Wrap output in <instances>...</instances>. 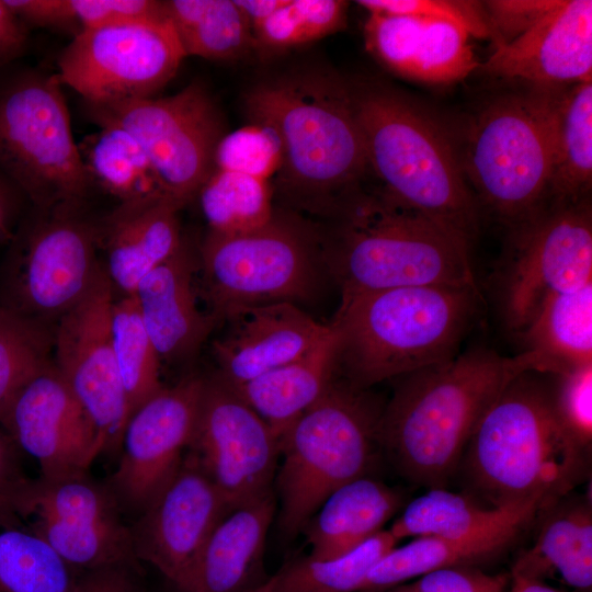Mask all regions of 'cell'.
I'll list each match as a JSON object with an SVG mask.
<instances>
[{
    "label": "cell",
    "mask_w": 592,
    "mask_h": 592,
    "mask_svg": "<svg viewBox=\"0 0 592 592\" xmlns=\"http://www.w3.org/2000/svg\"><path fill=\"white\" fill-rule=\"evenodd\" d=\"M338 343L330 322L325 337L304 355L242 385L230 386L280 440L334 379Z\"/></svg>",
    "instance_id": "f546056e"
},
{
    "label": "cell",
    "mask_w": 592,
    "mask_h": 592,
    "mask_svg": "<svg viewBox=\"0 0 592 592\" xmlns=\"http://www.w3.org/2000/svg\"><path fill=\"white\" fill-rule=\"evenodd\" d=\"M383 409L368 389L334 377L284 432L275 476L284 534L303 531L333 491L367 476L379 446Z\"/></svg>",
    "instance_id": "ba28073f"
},
{
    "label": "cell",
    "mask_w": 592,
    "mask_h": 592,
    "mask_svg": "<svg viewBox=\"0 0 592 592\" xmlns=\"http://www.w3.org/2000/svg\"><path fill=\"white\" fill-rule=\"evenodd\" d=\"M70 592H78L77 589H76V583H75V585H73V588H72V590Z\"/></svg>",
    "instance_id": "6f0895ef"
},
{
    "label": "cell",
    "mask_w": 592,
    "mask_h": 592,
    "mask_svg": "<svg viewBox=\"0 0 592 592\" xmlns=\"http://www.w3.org/2000/svg\"><path fill=\"white\" fill-rule=\"evenodd\" d=\"M282 164L283 146L276 132L264 124L250 123L224 134L214 153L213 169L271 181Z\"/></svg>",
    "instance_id": "7bdbcfd3"
},
{
    "label": "cell",
    "mask_w": 592,
    "mask_h": 592,
    "mask_svg": "<svg viewBox=\"0 0 592 592\" xmlns=\"http://www.w3.org/2000/svg\"><path fill=\"white\" fill-rule=\"evenodd\" d=\"M402 504L394 488L368 476L333 491L308 521L309 557L330 559L357 548L383 531Z\"/></svg>",
    "instance_id": "f1b7e54d"
},
{
    "label": "cell",
    "mask_w": 592,
    "mask_h": 592,
    "mask_svg": "<svg viewBox=\"0 0 592 592\" xmlns=\"http://www.w3.org/2000/svg\"><path fill=\"white\" fill-rule=\"evenodd\" d=\"M511 229L499 285L504 321L519 333L546 297L592 284L590 198L546 203Z\"/></svg>",
    "instance_id": "7c38bea8"
},
{
    "label": "cell",
    "mask_w": 592,
    "mask_h": 592,
    "mask_svg": "<svg viewBox=\"0 0 592 592\" xmlns=\"http://www.w3.org/2000/svg\"><path fill=\"white\" fill-rule=\"evenodd\" d=\"M30 29L0 0V71L9 68L27 49Z\"/></svg>",
    "instance_id": "c3c4849f"
},
{
    "label": "cell",
    "mask_w": 592,
    "mask_h": 592,
    "mask_svg": "<svg viewBox=\"0 0 592 592\" xmlns=\"http://www.w3.org/2000/svg\"><path fill=\"white\" fill-rule=\"evenodd\" d=\"M275 510L272 491L227 512L209 534L180 590L249 592L261 584L255 578Z\"/></svg>",
    "instance_id": "484cf974"
},
{
    "label": "cell",
    "mask_w": 592,
    "mask_h": 592,
    "mask_svg": "<svg viewBox=\"0 0 592 592\" xmlns=\"http://www.w3.org/2000/svg\"><path fill=\"white\" fill-rule=\"evenodd\" d=\"M111 331L115 363L130 417L163 387L160 382L161 360L132 296L114 300Z\"/></svg>",
    "instance_id": "f35d334b"
},
{
    "label": "cell",
    "mask_w": 592,
    "mask_h": 592,
    "mask_svg": "<svg viewBox=\"0 0 592 592\" xmlns=\"http://www.w3.org/2000/svg\"><path fill=\"white\" fill-rule=\"evenodd\" d=\"M534 544L514 561L510 574L545 581L558 576L578 592L592 588L591 499L571 492L543 512Z\"/></svg>",
    "instance_id": "83f0119b"
},
{
    "label": "cell",
    "mask_w": 592,
    "mask_h": 592,
    "mask_svg": "<svg viewBox=\"0 0 592 592\" xmlns=\"http://www.w3.org/2000/svg\"><path fill=\"white\" fill-rule=\"evenodd\" d=\"M43 323L0 306V420L16 395L52 362Z\"/></svg>",
    "instance_id": "ab89813d"
},
{
    "label": "cell",
    "mask_w": 592,
    "mask_h": 592,
    "mask_svg": "<svg viewBox=\"0 0 592 592\" xmlns=\"http://www.w3.org/2000/svg\"><path fill=\"white\" fill-rule=\"evenodd\" d=\"M10 506L77 570L138 566L115 496L88 473L30 479Z\"/></svg>",
    "instance_id": "4fadbf2b"
},
{
    "label": "cell",
    "mask_w": 592,
    "mask_h": 592,
    "mask_svg": "<svg viewBox=\"0 0 592 592\" xmlns=\"http://www.w3.org/2000/svg\"><path fill=\"white\" fill-rule=\"evenodd\" d=\"M348 8L342 0H287L252 29L254 48L278 53L321 39L344 27Z\"/></svg>",
    "instance_id": "60d3db41"
},
{
    "label": "cell",
    "mask_w": 592,
    "mask_h": 592,
    "mask_svg": "<svg viewBox=\"0 0 592 592\" xmlns=\"http://www.w3.org/2000/svg\"><path fill=\"white\" fill-rule=\"evenodd\" d=\"M250 123L273 128L283 146L277 185L288 201L329 217L368 174L349 82L326 71H294L243 95Z\"/></svg>",
    "instance_id": "6da1fadb"
},
{
    "label": "cell",
    "mask_w": 592,
    "mask_h": 592,
    "mask_svg": "<svg viewBox=\"0 0 592 592\" xmlns=\"http://www.w3.org/2000/svg\"><path fill=\"white\" fill-rule=\"evenodd\" d=\"M201 263L216 320L252 306L296 304L308 298L325 264L316 234L300 220L277 212L253 230L208 231Z\"/></svg>",
    "instance_id": "30bf717a"
},
{
    "label": "cell",
    "mask_w": 592,
    "mask_h": 592,
    "mask_svg": "<svg viewBox=\"0 0 592 592\" xmlns=\"http://www.w3.org/2000/svg\"><path fill=\"white\" fill-rule=\"evenodd\" d=\"M0 424L43 478L88 473L99 456L95 429L53 363L16 395Z\"/></svg>",
    "instance_id": "ffe728a7"
},
{
    "label": "cell",
    "mask_w": 592,
    "mask_h": 592,
    "mask_svg": "<svg viewBox=\"0 0 592 592\" xmlns=\"http://www.w3.org/2000/svg\"><path fill=\"white\" fill-rule=\"evenodd\" d=\"M128 567H104L83 570L79 573L76 588L78 592H135Z\"/></svg>",
    "instance_id": "f907efd6"
},
{
    "label": "cell",
    "mask_w": 592,
    "mask_h": 592,
    "mask_svg": "<svg viewBox=\"0 0 592 592\" xmlns=\"http://www.w3.org/2000/svg\"><path fill=\"white\" fill-rule=\"evenodd\" d=\"M349 87L369 174L392 197L470 247L481 208L445 129L391 86L366 80Z\"/></svg>",
    "instance_id": "8992f818"
},
{
    "label": "cell",
    "mask_w": 592,
    "mask_h": 592,
    "mask_svg": "<svg viewBox=\"0 0 592 592\" xmlns=\"http://www.w3.org/2000/svg\"><path fill=\"white\" fill-rule=\"evenodd\" d=\"M539 513L534 508L482 506L467 496L433 488L409 502L389 532L397 540L425 536L462 539L514 522L533 521Z\"/></svg>",
    "instance_id": "1f68e13d"
},
{
    "label": "cell",
    "mask_w": 592,
    "mask_h": 592,
    "mask_svg": "<svg viewBox=\"0 0 592 592\" xmlns=\"http://www.w3.org/2000/svg\"><path fill=\"white\" fill-rule=\"evenodd\" d=\"M567 87L531 84L500 95L469 126L459 155L467 183L480 208L510 228L547 203Z\"/></svg>",
    "instance_id": "52a82bcc"
},
{
    "label": "cell",
    "mask_w": 592,
    "mask_h": 592,
    "mask_svg": "<svg viewBox=\"0 0 592 592\" xmlns=\"http://www.w3.org/2000/svg\"><path fill=\"white\" fill-rule=\"evenodd\" d=\"M86 107L98 126L116 125L140 144L172 202L182 208L196 197L224 136L219 111L202 82L164 98Z\"/></svg>",
    "instance_id": "8fae6325"
},
{
    "label": "cell",
    "mask_w": 592,
    "mask_h": 592,
    "mask_svg": "<svg viewBox=\"0 0 592 592\" xmlns=\"http://www.w3.org/2000/svg\"><path fill=\"white\" fill-rule=\"evenodd\" d=\"M478 285H422L341 294L331 323L337 372L368 389L456 356L482 310Z\"/></svg>",
    "instance_id": "5b68a950"
},
{
    "label": "cell",
    "mask_w": 592,
    "mask_h": 592,
    "mask_svg": "<svg viewBox=\"0 0 592 592\" xmlns=\"http://www.w3.org/2000/svg\"><path fill=\"white\" fill-rule=\"evenodd\" d=\"M196 197L208 231L218 234L257 229L275 213L271 181L239 172L213 169Z\"/></svg>",
    "instance_id": "74e56055"
},
{
    "label": "cell",
    "mask_w": 592,
    "mask_h": 592,
    "mask_svg": "<svg viewBox=\"0 0 592 592\" xmlns=\"http://www.w3.org/2000/svg\"><path fill=\"white\" fill-rule=\"evenodd\" d=\"M236 2L253 29L278 11L287 0H236Z\"/></svg>",
    "instance_id": "f5cc1de1"
},
{
    "label": "cell",
    "mask_w": 592,
    "mask_h": 592,
    "mask_svg": "<svg viewBox=\"0 0 592 592\" xmlns=\"http://www.w3.org/2000/svg\"><path fill=\"white\" fill-rule=\"evenodd\" d=\"M523 373L515 356L480 348L400 377L382 412L379 446L410 482L446 488L479 422Z\"/></svg>",
    "instance_id": "7a4b0ae2"
},
{
    "label": "cell",
    "mask_w": 592,
    "mask_h": 592,
    "mask_svg": "<svg viewBox=\"0 0 592 592\" xmlns=\"http://www.w3.org/2000/svg\"><path fill=\"white\" fill-rule=\"evenodd\" d=\"M205 378L162 387L129 417L117 468L106 481L122 511L140 514L179 470L190 448Z\"/></svg>",
    "instance_id": "ac0fdd59"
},
{
    "label": "cell",
    "mask_w": 592,
    "mask_h": 592,
    "mask_svg": "<svg viewBox=\"0 0 592 592\" xmlns=\"http://www.w3.org/2000/svg\"><path fill=\"white\" fill-rule=\"evenodd\" d=\"M89 177L119 204L168 198L151 160L125 129L104 124L78 145ZM171 201V200H170Z\"/></svg>",
    "instance_id": "d6a6232c"
},
{
    "label": "cell",
    "mask_w": 592,
    "mask_h": 592,
    "mask_svg": "<svg viewBox=\"0 0 592 592\" xmlns=\"http://www.w3.org/2000/svg\"><path fill=\"white\" fill-rule=\"evenodd\" d=\"M590 458L558 420L551 384L523 373L486 412L459 467L490 508L543 512L588 478Z\"/></svg>",
    "instance_id": "3957f363"
},
{
    "label": "cell",
    "mask_w": 592,
    "mask_h": 592,
    "mask_svg": "<svg viewBox=\"0 0 592 592\" xmlns=\"http://www.w3.org/2000/svg\"><path fill=\"white\" fill-rule=\"evenodd\" d=\"M82 203V202H81ZM70 203L38 210L15 239L10 289L20 314L42 322L59 319L89 292L101 266L99 224Z\"/></svg>",
    "instance_id": "9a60e30c"
},
{
    "label": "cell",
    "mask_w": 592,
    "mask_h": 592,
    "mask_svg": "<svg viewBox=\"0 0 592 592\" xmlns=\"http://www.w3.org/2000/svg\"><path fill=\"white\" fill-rule=\"evenodd\" d=\"M113 285L101 267L87 295L57 320L53 363L90 418L99 455L121 446L129 419L111 331Z\"/></svg>",
    "instance_id": "2e32d148"
},
{
    "label": "cell",
    "mask_w": 592,
    "mask_h": 592,
    "mask_svg": "<svg viewBox=\"0 0 592 592\" xmlns=\"http://www.w3.org/2000/svg\"><path fill=\"white\" fill-rule=\"evenodd\" d=\"M160 360L192 356L209 334L216 319L203 314L196 300L194 261L184 243L150 271L132 295Z\"/></svg>",
    "instance_id": "cb8c5ba5"
},
{
    "label": "cell",
    "mask_w": 592,
    "mask_h": 592,
    "mask_svg": "<svg viewBox=\"0 0 592 592\" xmlns=\"http://www.w3.org/2000/svg\"><path fill=\"white\" fill-rule=\"evenodd\" d=\"M517 334L524 373L556 376L592 364V284L546 297Z\"/></svg>",
    "instance_id": "4316f807"
},
{
    "label": "cell",
    "mask_w": 592,
    "mask_h": 592,
    "mask_svg": "<svg viewBox=\"0 0 592 592\" xmlns=\"http://www.w3.org/2000/svg\"><path fill=\"white\" fill-rule=\"evenodd\" d=\"M383 530L357 548L330 559L305 557L269 578V592H360L373 567L397 545Z\"/></svg>",
    "instance_id": "8d00e7d4"
},
{
    "label": "cell",
    "mask_w": 592,
    "mask_h": 592,
    "mask_svg": "<svg viewBox=\"0 0 592 592\" xmlns=\"http://www.w3.org/2000/svg\"><path fill=\"white\" fill-rule=\"evenodd\" d=\"M190 448L231 509L272 492L280 440L216 374L205 378Z\"/></svg>",
    "instance_id": "e0dca14e"
},
{
    "label": "cell",
    "mask_w": 592,
    "mask_h": 592,
    "mask_svg": "<svg viewBox=\"0 0 592 592\" xmlns=\"http://www.w3.org/2000/svg\"><path fill=\"white\" fill-rule=\"evenodd\" d=\"M508 592H565L556 589L546 581L523 578L510 574V585Z\"/></svg>",
    "instance_id": "db71d44e"
},
{
    "label": "cell",
    "mask_w": 592,
    "mask_h": 592,
    "mask_svg": "<svg viewBox=\"0 0 592 592\" xmlns=\"http://www.w3.org/2000/svg\"><path fill=\"white\" fill-rule=\"evenodd\" d=\"M57 75L0 71V173L39 210L81 203L90 184Z\"/></svg>",
    "instance_id": "9c48e42d"
},
{
    "label": "cell",
    "mask_w": 592,
    "mask_h": 592,
    "mask_svg": "<svg viewBox=\"0 0 592 592\" xmlns=\"http://www.w3.org/2000/svg\"><path fill=\"white\" fill-rule=\"evenodd\" d=\"M379 592H414L408 584H400Z\"/></svg>",
    "instance_id": "11a10c76"
},
{
    "label": "cell",
    "mask_w": 592,
    "mask_h": 592,
    "mask_svg": "<svg viewBox=\"0 0 592 592\" xmlns=\"http://www.w3.org/2000/svg\"><path fill=\"white\" fill-rule=\"evenodd\" d=\"M269 590H270V581L267 579L249 592H269Z\"/></svg>",
    "instance_id": "9f6ffc18"
},
{
    "label": "cell",
    "mask_w": 592,
    "mask_h": 592,
    "mask_svg": "<svg viewBox=\"0 0 592 592\" xmlns=\"http://www.w3.org/2000/svg\"><path fill=\"white\" fill-rule=\"evenodd\" d=\"M167 19L163 1L156 0H47L46 29L76 34L100 27Z\"/></svg>",
    "instance_id": "b9f144b4"
},
{
    "label": "cell",
    "mask_w": 592,
    "mask_h": 592,
    "mask_svg": "<svg viewBox=\"0 0 592 592\" xmlns=\"http://www.w3.org/2000/svg\"><path fill=\"white\" fill-rule=\"evenodd\" d=\"M20 448L0 431V504H9L30 480L23 469Z\"/></svg>",
    "instance_id": "681fc988"
},
{
    "label": "cell",
    "mask_w": 592,
    "mask_h": 592,
    "mask_svg": "<svg viewBox=\"0 0 592 592\" xmlns=\"http://www.w3.org/2000/svg\"><path fill=\"white\" fill-rule=\"evenodd\" d=\"M531 522H514L462 539L415 537L390 549L373 567L360 592L384 591L437 569L490 559L509 548Z\"/></svg>",
    "instance_id": "4dcf8cb0"
},
{
    "label": "cell",
    "mask_w": 592,
    "mask_h": 592,
    "mask_svg": "<svg viewBox=\"0 0 592 592\" xmlns=\"http://www.w3.org/2000/svg\"><path fill=\"white\" fill-rule=\"evenodd\" d=\"M23 193L0 173V243L12 240L14 224Z\"/></svg>",
    "instance_id": "816d5d0a"
},
{
    "label": "cell",
    "mask_w": 592,
    "mask_h": 592,
    "mask_svg": "<svg viewBox=\"0 0 592 592\" xmlns=\"http://www.w3.org/2000/svg\"><path fill=\"white\" fill-rule=\"evenodd\" d=\"M230 510L189 453L169 483L129 525L135 557L180 589L209 534Z\"/></svg>",
    "instance_id": "d6986e66"
},
{
    "label": "cell",
    "mask_w": 592,
    "mask_h": 592,
    "mask_svg": "<svg viewBox=\"0 0 592 592\" xmlns=\"http://www.w3.org/2000/svg\"><path fill=\"white\" fill-rule=\"evenodd\" d=\"M591 186L592 81H584L568 86L561 99L547 203L589 200Z\"/></svg>",
    "instance_id": "d590c367"
},
{
    "label": "cell",
    "mask_w": 592,
    "mask_h": 592,
    "mask_svg": "<svg viewBox=\"0 0 592 592\" xmlns=\"http://www.w3.org/2000/svg\"><path fill=\"white\" fill-rule=\"evenodd\" d=\"M322 244L341 294L422 285L477 286L470 247L388 194L368 174L337 204Z\"/></svg>",
    "instance_id": "277c9868"
},
{
    "label": "cell",
    "mask_w": 592,
    "mask_h": 592,
    "mask_svg": "<svg viewBox=\"0 0 592 592\" xmlns=\"http://www.w3.org/2000/svg\"><path fill=\"white\" fill-rule=\"evenodd\" d=\"M551 397L556 415L583 447L592 443V364L556 375Z\"/></svg>",
    "instance_id": "f6af8a7d"
},
{
    "label": "cell",
    "mask_w": 592,
    "mask_h": 592,
    "mask_svg": "<svg viewBox=\"0 0 592 592\" xmlns=\"http://www.w3.org/2000/svg\"><path fill=\"white\" fill-rule=\"evenodd\" d=\"M168 198L119 204L99 224V243L106 253V275L113 287L129 296L139 282L181 248L178 213Z\"/></svg>",
    "instance_id": "d4e9b609"
},
{
    "label": "cell",
    "mask_w": 592,
    "mask_h": 592,
    "mask_svg": "<svg viewBox=\"0 0 592 592\" xmlns=\"http://www.w3.org/2000/svg\"><path fill=\"white\" fill-rule=\"evenodd\" d=\"M186 57L168 19L86 30L58 57L61 83L86 104L153 98Z\"/></svg>",
    "instance_id": "5bb4252c"
},
{
    "label": "cell",
    "mask_w": 592,
    "mask_h": 592,
    "mask_svg": "<svg viewBox=\"0 0 592 592\" xmlns=\"http://www.w3.org/2000/svg\"><path fill=\"white\" fill-rule=\"evenodd\" d=\"M414 592H508L510 573L489 574L474 566L437 569L408 584Z\"/></svg>",
    "instance_id": "7dc6e473"
},
{
    "label": "cell",
    "mask_w": 592,
    "mask_h": 592,
    "mask_svg": "<svg viewBox=\"0 0 592 592\" xmlns=\"http://www.w3.org/2000/svg\"><path fill=\"white\" fill-rule=\"evenodd\" d=\"M229 331L213 344L216 375L242 385L311 350L327 333L323 325L293 303L240 309L227 318Z\"/></svg>",
    "instance_id": "7402d4cb"
},
{
    "label": "cell",
    "mask_w": 592,
    "mask_h": 592,
    "mask_svg": "<svg viewBox=\"0 0 592 592\" xmlns=\"http://www.w3.org/2000/svg\"><path fill=\"white\" fill-rule=\"evenodd\" d=\"M481 3L490 37L499 47L528 31L558 0H492Z\"/></svg>",
    "instance_id": "bcb514c9"
},
{
    "label": "cell",
    "mask_w": 592,
    "mask_h": 592,
    "mask_svg": "<svg viewBox=\"0 0 592 592\" xmlns=\"http://www.w3.org/2000/svg\"><path fill=\"white\" fill-rule=\"evenodd\" d=\"M80 572L0 504V592H70Z\"/></svg>",
    "instance_id": "836d02e7"
},
{
    "label": "cell",
    "mask_w": 592,
    "mask_h": 592,
    "mask_svg": "<svg viewBox=\"0 0 592 592\" xmlns=\"http://www.w3.org/2000/svg\"><path fill=\"white\" fill-rule=\"evenodd\" d=\"M187 56L232 60L254 48L252 27L236 0L163 1Z\"/></svg>",
    "instance_id": "e575fe53"
},
{
    "label": "cell",
    "mask_w": 592,
    "mask_h": 592,
    "mask_svg": "<svg viewBox=\"0 0 592 592\" xmlns=\"http://www.w3.org/2000/svg\"><path fill=\"white\" fill-rule=\"evenodd\" d=\"M469 35L449 23L368 13L366 49L389 71L428 84H451L480 67Z\"/></svg>",
    "instance_id": "603a6c76"
},
{
    "label": "cell",
    "mask_w": 592,
    "mask_h": 592,
    "mask_svg": "<svg viewBox=\"0 0 592 592\" xmlns=\"http://www.w3.org/2000/svg\"><path fill=\"white\" fill-rule=\"evenodd\" d=\"M480 67L531 84L592 81V1L558 0L528 31L496 47Z\"/></svg>",
    "instance_id": "44dd1931"
},
{
    "label": "cell",
    "mask_w": 592,
    "mask_h": 592,
    "mask_svg": "<svg viewBox=\"0 0 592 592\" xmlns=\"http://www.w3.org/2000/svg\"><path fill=\"white\" fill-rule=\"evenodd\" d=\"M368 13L412 16L449 23L477 38L490 37L482 3L458 0H358Z\"/></svg>",
    "instance_id": "ee69618b"
}]
</instances>
